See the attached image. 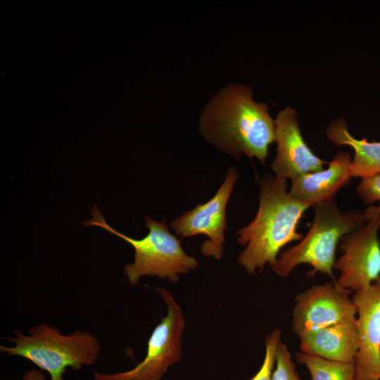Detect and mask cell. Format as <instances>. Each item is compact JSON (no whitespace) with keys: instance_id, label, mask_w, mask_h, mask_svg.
I'll use <instances>...</instances> for the list:
<instances>
[{"instance_id":"6da1fadb","label":"cell","mask_w":380,"mask_h":380,"mask_svg":"<svg viewBox=\"0 0 380 380\" xmlns=\"http://www.w3.org/2000/svg\"><path fill=\"white\" fill-rule=\"evenodd\" d=\"M247 86L232 84L211 99L203 111L200 132L220 151L236 159L245 154L265 165L274 141V120L267 103L253 101Z\"/></svg>"},{"instance_id":"7a4b0ae2","label":"cell","mask_w":380,"mask_h":380,"mask_svg":"<svg viewBox=\"0 0 380 380\" xmlns=\"http://www.w3.org/2000/svg\"><path fill=\"white\" fill-rule=\"evenodd\" d=\"M259 207L254 219L236 232L237 242L244 248L238 263L250 274L272 266L281 249L300 241L299 222L311 205L294 198L288 190L287 179L265 174L259 179Z\"/></svg>"},{"instance_id":"3957f363","label":"cell","mask_w":380,"mask_h":380,"mask_svg":"<svg viewBox=\"0 0 380 380\" xmlns=\"http://www.w3.org/2000/svg\"><path fill=\"white\" fill-rule=\"evenodd\" d=\"M312 207L314 217L306 235L296 245L280 253L271 267L281 277H288L298 265L307 264L312 267L310 275L321 272L334 279L338 241L363 226L370 217L368 208L362 212L342 211L334 199Z\"/></svg>"},{"instance_id":"277c9868","label":"cell","mask_w":380,"mask_h":380,"mask_svg":"<svg viewBox=\"0 0 380 380\" xmlns=\"http://www.w3.org/2000/svg\"><path fill=\"white\" fill-rule=\"evenodd\" d=\"M13 334L15 337L8 340L14 345H1L0 352L27 359L49 373L50 380H65L68 368L79 371L84 366L94 365L100 355L98 338L87 331L64 335L58 328L42 323L30 328L27 334L19 331Z\"/></svg>"},{"instance_id":"5b68a950","label":"cell","mask_w":380,"mask_h":380,"mask_svg":"<svg viewBox=\"0 0 380 380\" xmlns=\"http://www.w3.org/2000/svg\"><path fill=\"white\" fill-rule=\"evenodd\" d=\"M91 214L92 217L83 222V225L101 227L133 247L134 261L124 266V274L131 284H137L144 276L158 277L176 283L180 275L198 265V260L184 251L181 240L170 232L165 220L158 222L146 216L144 226L148 232L144 238L136 239L112 228L96 205L91 208Z\"/></svg>"},{"instance_id":"8992f818","label":"cell","mask_w":380,"mask_h":380,"mask_svg":"<svg viewBox=\"0 0 380 380\" xmlns=\"http://www.w3.org/2000/svg\"><path fill=\"white\" fill-rule=\"evenodd\" d=\"M155 289L165 303L167 315L153 329L144 358L127 371L95 372V380H160L171 366L181 361L182 336L185 329L182 310L168 290L158 287Z\"/></svg>"},{"instance_id":"52a82bcc","label":"cell","mask_w":380,"mask_h":380,"mask_svg":"<svg viewBox=\"0 0 380 380\" xmlns=\"http://www.w3.org/2000/svg\"><path fill=\"white\" fill-rule=\"evenodd\" d=\"M367 208L370 217L366 223L341 238L342 254L334 265L339 271L336 283L354 293L369 288L380 278V210L377 206Z\"/></svg>"},{"instance_id":"ba28073f","label":"cell","mask_w":380,"mask_h":380,"mask_svg":"<svg viewBox=\"0 0 380 380\" xmlns=\"http://www.w3.org/2000/svg\"><path fill=\"white\" fill-rule=\"evenodd\" d=\"M350 291L336 281L313 285L295 298L291 328L300 337L304 334L357 319Z\"/></svg>"},{"instance_id":"9c48e42d","label":"cell","mask_w":380,"mask_h":380,"mask_svg":"<svg viewBox=\"0 0 380 380\" xmlns=\"http://www.w3.org/2000/svg\"><path fill=\"white\" fill-rule=\"evenodd\" d=\"M238 178L236 169L231 167L222 185L210 200L170 222L176 234L182 238L199 234L207 236L208 239L201 246V253L205 257L220 260L223 256L226 208Z\"/></svg>"},{"instance_id":"30bf717a","label":"cell","mask_w":380,"mask_h":380,"mask_svg":"<svg viewBox=\"0 0 380 380\" xmlns=\"http://www.w3.org/2000/svg\"><path fill=\"white\" fill-rule=\"evenodd\" d=\"M277 155L270 163L275 176L293 179L323 170L328 163L317 157L305 143L296 111L289 107L279 112L274 120Z\"/></svg>"},{"instance_id":"8fae6325","label":"cell","mask_w":380,"mask_h":380,"mask_svg":"<svg viewBox=\"0 0 380 380\" xmlns=\"http://www.w3.org/2000/svg\"><path fill=\"white\" fill-rule=\"evenodd\" d=\"M352 300L358 332L355 380H380V282L354 293Z\"/></svg>"},{"instance_id":"7c38bea8","label":"cell","mask_w":380,"mask_h":380,"mask_svg":"<svg viewBox=\"0 0 380 380\" xmlns=\"http://www.w3.org/2000/svg\"><path fill=\"white\" fill-rule=\"evenodd\" d=\"M350 156L338 153L322 170L307 173L291 179L290 194L296 199L311 206L334 199L337 192L348 184L350 173Z\"/></svg>"},{"instance_id":"4fadbf2b","label":"cell","mask_w":380,"mask_h":380,"mask_svg":"<svg viewBox=\"0 0 380 380\" xmlns=\"http://www.w3.org/2000/svg\"><path fill=\"white\" fill-rule=\"evenodd\" d=\"M300 352L328 360L354 362L358 350L357 319L303 334Z\"/></svg>"},{"instance_id":"5bb4252c","label":"cell","mask_w":380,"mask_h":380,"mask_svg":"<svg viewBox=\"0 0 380 380\" xmlns=\"http://www.w3.org/2000/svg\"><path fill=\"white\" fill-rule=\"evenodd\" d=\"M326 135L337 146H349L354 151L350 165L352 177L362 179L380 174V142L368 141L365 138L357 139L348 132L343 120L331 122Z\"/></svg>"},{"instance_id":"9a60e30c","label":"cell","mask_w":380,"mask_h":380,"mask_svg":"<svg viewBox=\"0 0 380 380\" xmlns=\"http://www.w3.org/2000/svg\"><path fill=\"white\" fill-rule=\"evenodd\" d=\"M298 362L308 370L312 380H355L354 362H340L298 352Z\"/></svg>"},{"instance_id":"2e32d148","label":"cell","mask_w":380,"mask_h":380,"mask_svg":"<svg viewBox=\"0 0 380 380\" xmlns=\"http://www.w3.org/2000/svg\"><path fill=\"white\" fill-rule=\"evenodd\" d=\"M281 338V331L274 329L265 338V352L262 363L258 371L248 380H272L275 365L277 350Z\"/></svg>"},{"instance_id":"e0dca14e","label":"cell","mask_w":380,"mask_h":380,"mask_svg":"<svg viewBox=\"0 0 380 380\" xmlns=\"http://www.w3.org/2000/svg\"><path fill=\"white\" fill-rule=\"evenodd\" d=\"M272 380H301L289 350L281 341L277 347Z\"/></svg>"},{"instance_id":"ac0fdd59","label":"cell","mask_w":380,"mask_h":380,"mask_svg":"<svg viewBox=\"0 0 380 380\" xmlns=\"http://www.w3.org/2000/svg\"><path fill=\"white\" fill-rule=\"evenodd\" d=\"M356 190L361 200L366 204L380 201V174L362 179ZM377 207L380 210V204Z\"/></svg>"},{"instance_id":"d6986e66","label":"cell","mask_w":380,"mask_h":380,"mask_svg":"<svg viewBox=\"0 0 380 380\" xmlns=\"http://www.w3.org/2000/svg\"><path fill=\"white\" fill-rule=\"evenodd\" d=\"M23 380H46V377L39 370L32 369L25 373Z\"/></svg>"},{"instance_id":"ffe728a7","label":"cell","mask_w":380,"mask_h":380,"mask_svg":"<svg viewBox=\"0 0 380 380\" xmlns=\"http://www.w3.org/2000/svg\"><path fill=\"white\" fill-rule=\"evenodd\" d=\"M379 281V282H380V278H379V281Z\"/></svg>"}]
</instances>
